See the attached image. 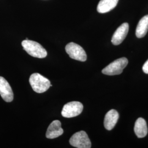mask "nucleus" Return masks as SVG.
<instances>
[{"mask_svg":"<svg viewBox=\"0 0 148 148\" xmlns=\"http://www.w3.org/2000/svg\"><path fill=\"white\" fill-rule=\"evenodd\" d=\"M63 132V130L61 126V122L59 120H55L49 125L46 136L48 139H54L62 135Z\"/></svg>","mask_w":148,"mask_h":148,"instance_id":"9","label":"nucleus"},{"mask_svg":"<svg viewBox=\"0 0 148 148\" xmlns=\"http://www.w3.org/2000/svg\"><path fill=\"white\" fill-rule=\"evenodd\" d=\"M134 132L139 138L145 137L148 133V127L145 120L142 118H138L135 123Z\"/></svg>","mask_w":148,"mask_h":148,"instance_id":"11","label":"nucleus"},{"mask_svg":"<svg viewBox=\"0 0 148 148\" xmlns=\"http://www.w3.org/2000/svg\"><path fill=\"white\" fill-rule=\"evenodd\" d=\"M128 60L123 57L117 59L102 70V73L107 75H116L121 74L128 64Z\"/></svg>","mask_w":148,"mask_h":148,"instance_id":"3","label":"nucleus"},{"mask_svg":"<svg viewBox=\"0 0 148 148\" xmlns=\"http://www.w3.org/2000/svg\"><path fill=\"white\" fill-rule=\"evenodd\" d=\"M128 30L129 25L127 23H123L119 27L112 37L111 42L112 44L114 45H119L121 44L126 37Z\"/></svg>","mask_w":148,"mask_h":148,"instance_id":"8","label":"nucleus"},{"mask_svg":"<svg viewBox=\"0 0 148 148\" xmlns=\"http://www.w3.org/2000/svg\"><path fill=\"white\" fill-rule=\"evenodd\" d=\"M148 31V15L143 16L139 21L136 28V35L138 38L144 37Z\"/></svg>","mask_w":148,"mask_h":148,"instance_id":"13","label":"nucleus"},{"mask_svg":"<svg viewBox=\"0 0 148 148\" xmlns=\"http://www.w3.org/2000/svg\"><path fill=\"white\" fill-rule=\"evenodd\" d=\"M69 143L75 148H91V142L87 134L84 131L75 133L70 138Z\"/></svg>","mask_w":148,"mask_h":148,"instance_id":"4","label":"nucleus"},{"mask_svg":"<svg viewBox=\"0 0 148 148\" xmlns=\"http://www.w3.org/2000/svg\"><path fill=\"white\" fill-rule=\"evenodd\" d=\"M143 70L144 73L148 74V59L143 65Z\"/></svg>","mask_w":148,"mask_h":148,"instance_id":"14","label":"nucleus"},{"mask_svg":"<svg viewBox=\"0 0 148 148\" xmlns=\"http://www.w3.org/2000/svg\"><path fill=\"white\" fill-rule=\"evenodd\" d=\"M119 0H101L97 6V11L106 13L113 10L117 5Z\"/></svg>","mask_w":148,"mask_h":148,"instance_id":"12","label":"nucleus"},{"mask_svg":"<svg viewBox=\"0 0 148 148\" xmlns=\"http://www.w3.org/2000/svg\"><path fill=\"white\" fill-rule=\"evenodd\" d=\"M65 51L71 58L81 62L87 60V54L83 48L74 42L68 43L65 47Z\"/></svg>","mask_w":148,"mask_h":148,"instance_id":"5","label":"nucleus"},{"mask_svg":"<svg viewBox=\"0 0 148 148\" xmlns=\"http://www.w3.org/2000/svg\"><path fill=\"white\" fill-rule=\"evenodd\" d=\"M119 118L118 112L114 109L108 111L106 115L104 121V127L107 130L110 131L116 125Z\"/></svg>","mask_w":148,"mask_h":148,"instance_id":"10","label":"nucleus"},{"mask_svg":"<svg viewBox=\"0 0 148 148\" xmlns=\"http://www.w3.org/2000/svg\"><path fill=\"white\" fill-rule=\"evenodd\" d=\"M0 95L6 102H11L13 100L14 95L11 86L2 76H0Z\"/></svg>","mask_w":148,"mask_h":148,"instance_id":"7","label":"nucleus"},{"mask_svg":"<svg viewBox=\"0 0 148 148\" xmlns=\"http://www.w3.org/2000/svg\"><path fill=\"white\" fill-rule=\"evenodd\" d=\"M29 82L32 88L38 93L45 92L51 85L49 79L38 73L32 74L29 79Z\"/></svg>","mask_w":148,"mask_h":148,"instance_id":"2","label":"nucleus"},{"mask_svg":"<svg viewBox=\"0 0 148 148\" xmlns=\"http://www.w3.org/2000/svg\"><path fill=\"white\" fill-rule=\"evenodd\" d=\"M21 45L24 49L32 57L38 58H44L47 56L46 50L42 45L35 41L25 40L22 41Z\"/></svg>","mask_w":148,"mask_h":148,"instance_id":"1","label":"nucleus"},{"mask_svg":"<svg viewBox=\"0 0 148 148\" xmlns=\"http://www.w3.org/2000/svg\"><path fill=\"white\" fill-rule=\"evenodd\" d=\"M84 106L79 101H71L64 105L62 111V115L66 118L77 116L82 112Z\"/></svg>","mask_w":148,"mask_h":148,"instance_id":"6","label":"nucleus"}]
</instances>
